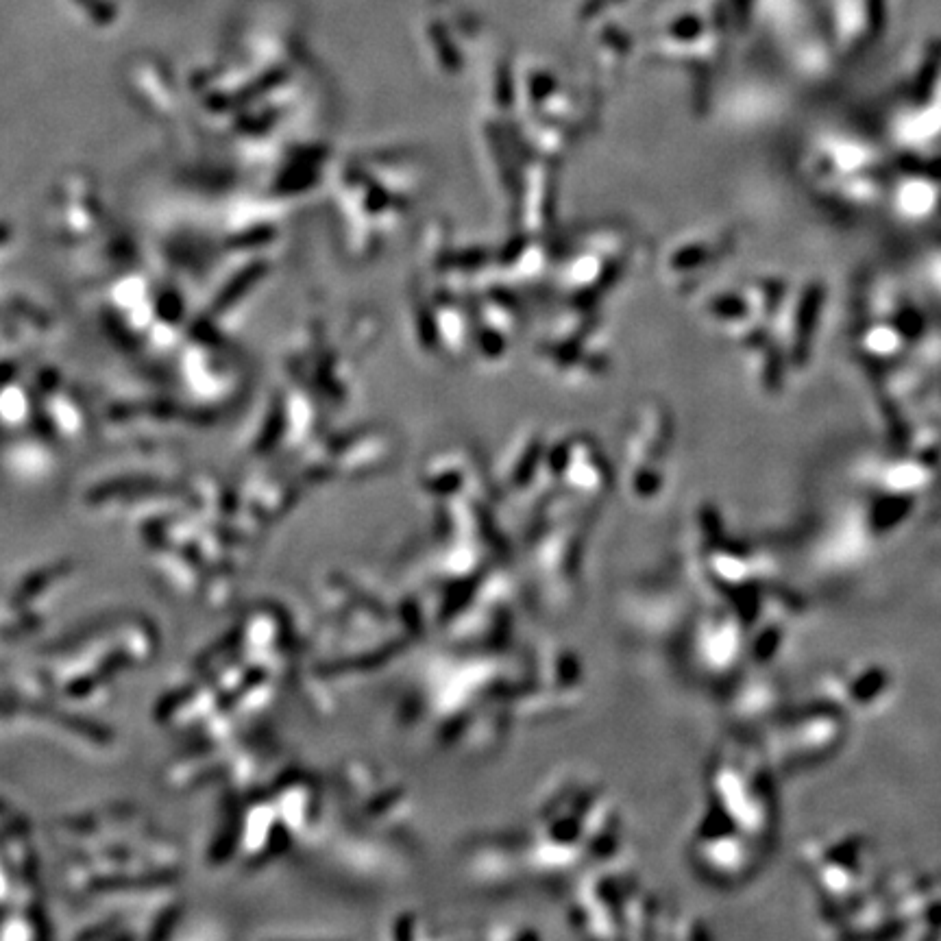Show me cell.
Wrapping results in <instances>:
<instances>
[{
	"instance_id": "1",
	"label": "cell",
	"mask_w": 941,
	"mask_h": 941,
	"mask_svg": "<svg viewBox=\"0 0 941 941\" xmlns=\"http://www.w3.org/2000/svg\"><path fill=\"white\" fill-rule=\"evenodd\" d=\"M711 804L717 813L756 843L769 839L776 822L767 774L737 750L721 754L711 769Z\"/></svg>"
},
{
	"instance_id": "2",
	"label": "cell",
	"mask_w": 941,
	"mask_h": 941,
	"mask_svg": "<svg viewBox=\"0 0 941 941\" xmlns=\"http://www.w3.org/2000/svg\"><path fill=\"white\" fill-rule=\"evenodd\" d=\"M830 684V695H835L837 708L843 713L846 708H874L885 700L883 695L891 689V678L881 667H861L857 671H843V674Z\"/></svg>"
}]
</instances>
